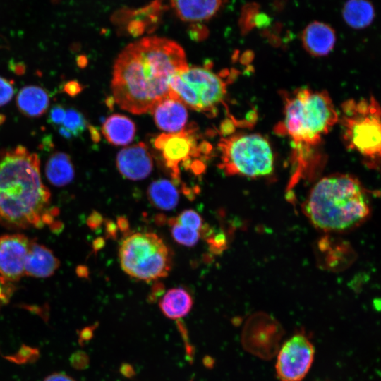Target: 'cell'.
<instances>
[{"label":"cell","mask_w":381,"mask_h":381,"mask_svg":"<svg viewBox=\"0 0 381 381\" xmlns=\"http://www.w3.org/2000/svg\"><path fill=\"white\" fill-rule=\"evenodd\" d=\"M284 118L274 127L279 135L289 138L294 175L308 168L322 137L339 121V113L325 91L296 89L284 97Z\"/></svg>","instance_id":"obj_3"},{"label":"cell","mask_w":381,"mask_h":381,"mask_svg":"<svg viewBox=\"0 0 381 381\" xmlns=\"http://www.w3.org/2000/svg\"><path fill=\"white\" fill-rule=\"evenodd\" d=\"M49 98L47 92L39 86L30 85L20 90L16 97L19 110L25 116L37 117L47 109Z\"/></svg>","instance_id":"obj_19"},{"label":"cell","mask_w":381,"mask_h":381,"mask_svg":"<svg viewBox=\"0 0 381 381\" xmlns=\"http://www.w3.org/2000/svg\"><path fill=\"white\" fill-rule=\"evenodd\" d=\"M342 13L347 24L355 28L369 25L375 16L373 6L367 0H349Z\"/></svg>","instance_id":"obj_23"},{"label":"cell","mask_w":381,"mask_h":381,"mask_svg":"<svg viewBox=\"0 0 381 381\" xmlns=\"http://www.w3.org/2000/svg\"><path fill=\"white\" fill-rule=\"evenodd\" d=\"M304 211L313 224L327 231H342L363 222L370 214L366 190L349 174H335L320 179L310 190Z\"/></svg>","instance_id":"obj_4"},{"label":"cell","mask_w":381,"mask_h":381,"mask_svg":"<svg viewBox=\"0 0 381 381\" xmlns=\"http://www.w3.org/2000/svg\"><path fill=\"white\" fill-rule=\"evenodd\" d=\"M336 41L334 30L321 22H313L303 30L302 42L306 49L314 56H325L333 49Z\"/></svg>","instance_id":"obj_17"},{"label":"cell","mask_w":381,"mask_h":381,"mask_svg":"<svg viewBox=\"0 0 381 381\" xmlns=\"http://www.w3.org/2000/svg\"><path fill=\"white\" fill-rule=\"evenodd\" d=\"M31 239L20 234L0 236V299L8 300L15 283L25 276V262Z\"/></svg>","instance_id":"obj_10"},{"label":"cell","mask_w":381,"mask_h":381,"mask_svg":"<svg viewBox=\"0 0 381 381\" xmlns=\"http://www.w3.org/2000/svg\"><path fill=\"white\" fill-rule=\"evenodd\" d=\"M190 294L183 288L169 289L162 298L159 308L162 313L169 319H180L186 316L193 306Z\"/></svg>","instance_id":"obj_20"},{"label":"cell","mask_w":381,"mask_h":381,"mask_svg":"<svg viewBox=\"0 0 381 381\" xmlns=\"http://www.w3.org/2000/svg\"><path fill=\"white\" fill-rule=\"evenodd\" d=\"M66 92L71 96L76 95L82 90V86L78 82L70 81L64 87Z\"/></svg>","instance_id":"obj_29"},{"label":"cell","mask_w":381,"mask_h":381,"mask_svg":"<svg viewBox=\"0 0 381 381\" xmlns=\"http://www.w3.org/2000/svg\"><path fill=\"white\" fill-rule=\"evenodd\" d=\"M147 196L154 206L162 210L174 209L179 202L176 188L167 179L153 181L147 189Z\"/></svg>","instance_id":"obj_22"},{"label":"cell","mask_w":381,"mask_h":381,"mask_svg":"<svg viewBox=\"0 0 381 381\" xmlns=\"http://www.w3.org/2000/svg\"><path fill=\"white\" fill-rule=\"evenodd\" d=\"M380 105L373 97L346 101L339 114L338 121L346 147L373 167H378L380 159Z\"/></svg>","instance_id":"obj_5"},{"label":"cell","mask_w":381,"mask_h":381,"mask_svg":"<svg viewBox=\"0 0 381 381\" xmlns=\"http://www.w3.org/2000/svg\"><path fill=\"white\" fill-rule=\"evenodd\" d=\"M44 381H75L68 375L62 373H54L47 376Z\"/></svg>","instance_id":"obj_30"},{"label":"cell","mask_w":381,"mask_h":381,"mask_svg":"<svg viewBox=\"0 0 381 381\" xmlns=\"http://www.w3.org/2000/svg\"><path fill=\"white\" fill-rule=\"evenodd\" d=\"M177 16L186 22H202L219 11L224 0H169Z\"/></svg>","instance_id":"obj_16"},{"label":"cell","mask_w":381,"mask_h":381,"mask_svg":"<svg viewBox=\"0 0 381 381\" xmlns=\"http://www.w3.org/2000/svg\"><path fill=\"white\" fill-rule=\"evenodd\" d=\"M315 357V347L303 334H296L279 347L275 370L280 381H301L309 372Z\"/></svg>","instance_id":"obj_11"},{"label":"cell","mask_w":381,"mask_h":381,"mask_svg":"<svg viewBox=\"0 0 381 381\" xmlns=\"http://www.w3.org/2000/svg\"><path fill=\"white\" fill-rule=\"evenodd\" d=\"M196 129L194 126L178 133H162L155 140V147L161 152L164 164L176 183L180 181V164L189 167L192 157L204 156L198 143Z\"/></svg>","instance_id":"obj_9"},{"label":"cell","mask_w":381,"mask_h":381,"mask_svg":"<svg viewBox=\"0 0 381 381\" xmlns=\"http://www.w3.org/2000/svg\"><path fill=\"white\" fill-rule=\"evenodd\" d=\"M90 133H91L92 138L93 140H95V141L99 140V133L95 128H91Z\"/></svg>","instance_id":"obj_31"},{"label":"cell","mask_w":381,"mask_h":381,"mask_svg":"<svg viewBox=\"0 0 381 381\" xmlns=\"http://www.w3.org/2000/svg\"><path fill=\"white\" fill-rule=\"evenodd\" d=\"M42 181L38 156L25 147L0 152V224L12 229L40 227L55 212Z\"/></svg>","instance_id":"obj_2"},{"label":"cell","mask_w":381,"mask_h":381,"mask_svg":"<svg viewBox=\"0 0 381 381\" xmlns=\"http://www.w3.org/2000/svg\"><path fill=\"white\" fill-rule=\"evenodd\" d=\"M226 84L222 77L207 67L188 66L176 73L170 81L169 97L185 106L214 117L224 103Z\"/></svg>","instance_id":"obj_8"},{"label":"cell","mask_w":381,"mask_h":381,"mask_svg":"<svg viewBox=\"0 0 381 381\" xmlns=\"http://www.w3.org/2000/svg\"><path fill=\"white\" fill-rule=\"evenodd\" d=\"M169 225L174 241L183 246H195L202 234L200 231L178 224L172 218L169 220Z\"/></svg>","instance_id":"obj_24"},{"label":"cell","mask_w":381,"mask_h":381,"mask_svg":"<svg viewBox=\"0 0 381 381\" xmlns=\"http://www.w3.org/2000/svg\"><path fill=\"white\" fill-rule=\"evenodd\" d=\"M282 335V329L274 322L250 323L243 329L241 341L247 351L270 359L277 354Z\"/></svg>","instance_id":"obj_12"},{"label":"cell","mask_w":381,"mask_h":381,"mask_svg":"<svg viewBox=\"0 0 381 381\" xmlns=\"http://www.w3.org/2000/svg\"><path fill=\"white\" fill-rule=\"evenodd\" d=\"M188 66L184 50L171 40L152 36L131 43L114 65V100L134 114L151 112L169 96L172 77Z\"/></svg>","instance_id":"obj_1"},{"label":"cell","mask_w":381,"mask_h":381,"mask_svg":"<svg viewBox=\"0 0 381 381\" xmlns=\"http://www.w3.org/2000/svg\"><path fill=\"white\" fill-rule=\"evenodd\" d=\"M150 113L157 126L168 133L183 130L188 120L186 106L179 99L169 96L160 101Z\"/></svg>","instance_id":"obj_14"},{"label":"cell","mask_w":381,"mask_h":381,"mask_svg":"<svg viewBox=\"0 0 381 381\" xmlns=\"http://www.w3.org/2000/svg\"><path fill=\"white\" fill-rule=\"evenodd\" d=\"M14 92L13 83L0 77V107L6 104L12 99Z\"/></svg>","instance_id":"obj_27"},{"label":"cell","mask_w":381,"mask_h":381,"mask_svg":"<svg viewBox=\"0 0 381 381\" xmlns=\"http://www.w3.org/2000/svg\"><path fill=\"white\" fill-rule=\"evenodd\" d=\"M61 125L73 137H75L85 129L87 121L80 111L69 109L66 110L65 117Z\"/></svg>","instance_id":"obj_25"},{"label":"cell","mask_w":381,"mask_h":381,"mask_svg":"<svg viewBox=\"0 0 381 381\" xmlns=\"http://www.w3.org/2000/svg\"><path fill=\"white\" fill-rule=\"evenodd\" d=\"M66 114L65 109L61 105H56L53 107L49 114V123L55 125H61Z\"/></svg>","instance_id":"obj_28"},{"label":"cell","mask_w":381,"mask_h":381,"mask_svg":"<svg viewBox=\"0 0 381 381\" xmlns=\"http://www.w3.org/2000/svg\"><path fill=\"white\" fill-rule=\"evenodd\" d=\"M219 167L227 175L260 177L274 169V155L268 140L258 133H236L218 143Z\"/></svg>","instance_id":"obj_7"},{"label":"cell","mask_w":381,"mask_h":381,"mask_svg":"<svg viewBox=\"0 0 381 381\" xmlns=\"http://www.w3.org/2000/svg\"><path fill=\"white\" fill-rule=\"evenodd\" d=\"M59 264V260L49 248L31 239L25 262V275L49 277L54 274Z\"/></svg>","instance_id":"obj_15"},{"label":"cell","mask_w":381,"mask_h":381,"mask_svg":"<svg viewBox=\"0 0 381 381\" xmlns=\"http://www.w3.org/2000/svg\"><path fill=\"white\" fill-rule=\"evenodd\" d=\"M74 172L70 157L61 152L54 153L49 158L45 167L47 179L56 186H64L72 181Z\"/></svg>","instance_id":"obj_21"},{"label":"cell","mask_w":381,"mask_h":381,"mask_svg":"<svg viewBox=\"0 0 381 381\" xmlns=\"http://www.w3.org/2000/svg\"><path fill=\"white\" fill-rule=\"evenodd\" d=\"M102 131L109 143L115 145H125L133 140L135 126L128 117L116 114L105 120Z\"/></svg>","instance_id":"obj_18"},{"label":"cell","mask_w":381,"mask_h":381,"mask_svg":"<svg viewBox=\"0 0 381 381\" xmlns=\"http://www.w3.org/2000/svg\"><path fill=\"white\" fill-rule=\"evenodd\" d=\"M116 167L124 177L136 181L150 174L153 162L146 145L140 143L123 148L118 153Z\"/></svg>","instance_id":"obj_13"},{"label":"cell","mask_w":381,"mask_h":381,"mask_svg":"<svg viewBox=\"0 0 381 381\" xmlns=\"http://www.w3.org/2000/svg\"><path fill=\"white\" fill-rule=\"evenodd\" d=\"M119 258L127 274L145 282L165 277L172 263L169 248L152 232H136L126 236L119 246Z\"/></svg>","instance_id":"obj_6"},{"label":"cell","mask_w":381,"mask_h":381,"mask_svg":"<svg viewBox=\"0 0 381 381\" xmlns=\"http://www.w3.org/2000/svg\"><path fill=\"white\" fill-rule=\"evenodd\" d=\"M172 219L183 226L200 231L201 233L204 230L202 217L197 212L193 210H186Z\"/></svg>","instance_id":"obj_26"}]
</instances>
